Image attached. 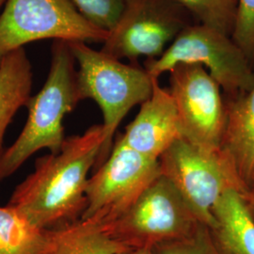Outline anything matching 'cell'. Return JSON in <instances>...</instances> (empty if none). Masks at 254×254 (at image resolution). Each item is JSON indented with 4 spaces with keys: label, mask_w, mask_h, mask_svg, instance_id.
Returning <instances> with one entry per match:
<instances>
[{
    "label": "cell",
    "mask_w": 254,
    "mask_h": 254,
    "mask_svg": "<svg viewBox=\"0 0 254 254\" xmlns=\"http://www.w3.org/2000/svg\"><path fill=\"white\" fill-rule=\"evenodd\" d=\"M104 141L102 125L66 137L58 154L37 159L34 171L14 189L7 205L42 230L81 218L89 173L96 167Z\"/></svg>",
    "instance_id": "1"
},
{
    "label": "cell",
    "mask_w": 254,
    "mask_h": 254,
    "mask_svg": "<svg viewBox=\"0 0 254 254\" xmlns=\"http://www.w3.org/2000/svg\"><path fill=\"white\" fill-rule=\"evenodd\" d=\"M75 60L66 41L51 46L49 73L43 88L27 101V123L0 158V183L16 173L37 152L58 154L64 145V117L80 102Z\"/></svg>",
    "instance_id": "2"
},
{
    "label": "cell",
    "mask_w": 254,
    "mask_h": 254,
    "mask_svg": "<svg viewBox=\"0 0 254 254\" xmlns=\"http://www.w3.org/2000/svg\"><path fill=\"white\" fill-rule=\"evenodd\" d=\"M67 43L78 65L76 82L80 100L94 101L103 115L105 141L97 169L109 157L115 133L128 112L151 96L154 78L145 69L123 64L84 42Z\"/></svg>",
    "instance_id": "3"
},
{
    "label": "cell",
    "mask_w": 254,
    "mask_h": 254,
    "mask_svg": "<svg viewBox=\"0 0 254 254\" xmlns=\"http://www.w3.org/2000/svg\"><path fill=\"white\" fill-rule=\"evenodd\" d=\"M160 174L173 183L200 222L209 228L212 208L228 190L244 194L245 185L222 148L207 150L180 137L158 159Z\"/></svg>",
    "instance_id": "4"
},
{
    "label": "cell",
    "mask_w": 254,
    "mask_h": 254,
    "mask_svg": "<svg viewBox=\"0 0 254 254\" xmlns=\"http://www.w3.org/2000/svg\"><path fill=\"white\" fill-rule=\"evenodd\" d=\"M200 224L181 193L160 174L125 214L104 225L127 249H154L190 236Z\"/></svg>",
    "instance_id": "5"
},
{
    "label": "cell",
    "mask_w": 254,
    "mask_h": 254,
    "mask_svg": "<svg viewBox=\"0 0 254 254\" xmlns=\"http://www.w3.org/2000/svg\"><path fill=\"white\" fill-rule=\"evenodd\" d=\"M181 64L202 65L233 97L254 88V72L248 57L229 35L212 27L188 26L159 58L147 61L145 70L159 79Z\"/></svg>",
    "instance_id": "6"
},
{
    "label": "cell",
    "mask_w": 254,
    "mask_h": 254,
    "mask_svg": "<svg viewBox=\"0 0 254 254\" xmlns=\"http://www.w3.org/2000/svg\"><path fill=\"white\" fill-rule=\"evenodd\" d=\"M108 35L91 25L71 0H6L0 15V64L31 42L104 43Z\"/></svg>",
    "instance_id": "7"
},
{
    "label": "cell",
    "mask_w": 254,
    "mask_h": 254,
    "mask_svg": "<svg viewBox=\"0 0 254 254\" xmlns=\"http://www.w3.org/2000/svg\"><path fill=\"white\" fill-rule=\"evenodd\" d=\"M159 175L158 160L137 153L118 138L109 157L89 179L81 218L103 224L114 221Z\"/></svg>",
    "instance_id": "8"
},
{
    "label": "cell",
    "mask_w": 254,
    "mask_h": 254,
    "mask_svg": "<svg viewBox=\"0 0 254 254\" xmlns=\"http://www.w3.org/2000/svg\"><path fill=\"white\" fill-rule=\"evenodd\" d=\"M169 73L182 137L203 149H220L227 122L220 86L199 64H178Z\"/></svg>",
    "instance_id": "9"
},
{
    "label": "cell",
    "mask_w": 254,
    "mask_h": 254,
    "mask_svg": "<svg viewBox=\"0 0 254 254\" xmlns=\"http://www.w3.org/2000/svg\"><path fill=\"white\" fill-rule=\"evenodd\" d=\"M183 9L178 0H129L101 51L118 60L159 58L190 26Z\"/></svg>",
    "instance_id": "10"
},
{
    "label": "cell",
    "mask_w": 254,
    "mask_h": 254,
    "mask_svg": "<svg viewBox=\"0 0 254 254\" xmlns=\"http://www.w3.org/2000/svg\"><path fill=\"white\" fill-rule=\"evenodd\" d=\"M182 137L178 113L169 90L154 79L151 96L140 105L135 119L119 139L147 157H159Z\"/></svg>",
    "instance_id": "11"
},
{
    "label": "cell",
    "mask_w": 254,
    "mask_h": 254,
    "mask_svg": "<svg viewBox=\"0 0 254 254\" xmlns=\"http://www.w3.org/2000/svg\"><path fill=\"white\" fill-rule=\"evenodd\" d=\"M215 220L210 230L220 254H254V220L246 206L243 194L228 190L212 208Z\"/></svg>",
    "instance_id": "12"
},
{
    "label": "cell",
    "mask_w": 254,
    "mask_h": 254,
    "mask_svg": "<svg viewBox=\"0 0 254 254\" xmlns=\"http://www.w3.org/2000/svg\"><path fill=\"white\" fill-rule=\"evenodd\" d=\"M226 112L221 148L235 165L247 190L254 179V86L229 101Z\"/></svg>",
    "instance_id": "13"
},
{
    "label": "cell",
    "mask_w": 254,
    "mask_h": 254,
    "mask_svg": "<svg viewBox=\"0 0 254 254\" xmlns=\"http://www.w3.org/2000/svg\"><path fill=\"white\" fill-rule=\"evenodd\" d=\"M127 250L110 236L103 223L91 218H79L47 230L43 254H121Z\"/></svg>",
    "instance_id": "14"
},
{
    "label": "cell",
    "mask_w": 254,
    "mask_h": 254,
    "mask_svg": "<svg viewBox=\"0 0 254 254\" xmlns=\"http://www.w3.org/2000/svg\"><path fill=\"white\" fill-rule=\"evenodd\" d=\"M32 80V66L24 47L4 58L0 64V158L9 124L31 97Z\"/></svg>",
    "instance_id": "15"
},
{
    "label": "cell",
    "mask_w": 254,
    "mask_h": 254,
    "mask_svg": "<svg viewBox=\"0 0 254 254\" xmlns=\"http://www.w3.org/2000/svg\"><path fill=\"white\" fill-rule=\"evenodd\" d=\"M47 230L30 224L9 205L0 207V254H43Z\"/></svg>",
    "instance_id": "16"
},
{
    "label": "cell",
    "mask_w": 254,
    "mask_h": 254,
    "mask_svg": "<svg viewBox=\"0 0 254 254\" xmlns=\"http://www.w3.org/2000/svg\"><path fill=\"white\" fill-rule=\"evenodd\" d=\"M182 6L200 21L230 36L236 18V0H178Z\"/></svg>",
    "instance_id": "17"
},
{
    "label": "cell",
    "mask_w": 254,
    "mask_h": 254,
    "mask_svg": "<svg viewBox=\"0 0 254 254\" xmlns=\"http://www.w3.org/2000/svg\"><path fill=\"white\" fill-rule=\"evenodd\" d=\"M91 25L109 32L116 26L129 0H71Z\"/></svg>",
    "instance_id": "18"
},
{
    "label": "cell",
    "mask_w": 254,
    "mask_h": 254,
    "mask_svg": "<svg viewBox=\"0 0 254 254\" xmlns=\"http://www.w3.org/2000/svg\"><path fill=\"white\" fill-rule=\"evenodd\" d=\"M154 254H220L208 226L204 224H200L190 236L154 247Z\"/></svg>",
    "instance_id": "19"
},
{
    "label": "cell",
    "mask_w": 254,
    "mask_h": 254,
    "mask_svg": "<svg viewBox=\"0 0 254 254\" xmlns=\"http://www.w3.org/2000/svg\"><path fill=\"white\" fill-rule=\"evenodd\" d=\"M232 39L251 61L254 58V0H236Z\"/></svg>",
    "instance_id": "20"
},
{
    "label": "cell",
    "mask_w": 254,
    "mask_h": 254,
    "mask_svg": "<svg viewBox=\"0 0 254 254\" xmlns=\"http://www.w3.org/2000/svg\"><path fill=\"white\" fill-rule=\"evenodd\" d=\"M243 198L245 200L248 211L254 220V179L251 183V185L247 188L245 193L243 194Z\"/></svg>",
    "instance_id": "21"
},
{
    "label": "cell",
    "mask_w": 254,
    "mask_h": 254,
    "mask_svg": "<svg viewBox=\"0 0 254 254\" xmlns=\"http://www.w3.org/2000/svg\"><path fill=\"white\" fill-rule=\"evenodd\" d=\"M121 254H154V249L151 248H138L128 249Z\"/></svg>",
    "instance_id": "22"
},
{
    "label": "cell",
    "mask_w": 254,
    "mask_h": 254,
    "mask_svg": "<svg viewBox=\"0 0 254 254\" xmlns=\"http://www.w3.org/2000/svg\"><path fill=\"white\" fill-rule=\"evenodd\" d=\"M4 1H5V0H0V7H1V6H2V4L4 3Z\"/></svg>",
    "instance_id": "23"
}]
</instances>
